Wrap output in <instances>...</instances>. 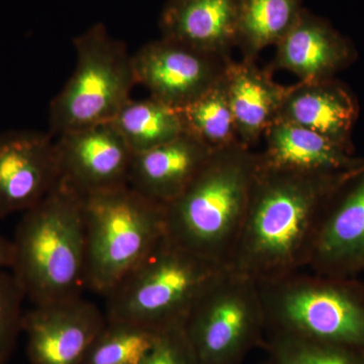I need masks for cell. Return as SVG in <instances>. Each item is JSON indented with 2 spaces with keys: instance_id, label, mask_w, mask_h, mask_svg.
I'll return each mask as SVG.
<instances>
[{
  "instance_id": "13",
  "label": "cell",
  "mask_w": 364,
  "mask_h": 364,
  "mask_svg": "<svg viewBox=\"0 0 364 364\" xmlns=\"http://www.w3.org/2000/svg\"><path fill=\"white\" fill-rule=\"evenodd\" d=\"M60 181L54 136L33 130L0 134V218L25 213Z\"/></svg>"
},
{
  "instance_id": "21",
  "label": "cell",
  "mask_w": 364,
  "mask_h": 364,
  "mask_svg": "<svg viewBox=\"0 0 364 364\" xmlns=\"http://www.w3.org/2000/svg\"><path fill=\"white\" fill-rule=\"evenodd\" d=\"M109 123L134 154L160 147L184 133L177 109L151 97L129 100Z\"/></svg>"
},
{
  "instance_id": "6",
  "label": "cell",
  "mask_w": 364,
  "mask_h": 364,
  "mask_svg": "<svg viewBox=\"0 0 364 364\" xmlns=\"http://www.w3.org/2000/svg\"><path fill=\"white\" fill-rule=\"evenodd\" d=\"M85 286L107 296L166 236L165 207L126 186L83 198Z\"/></svg>"
},
{
  "instance_id": "11",
  "label": "cell",
  "mask_w": 364,
  "mask_h": 364,
  "mask_svg": "<svg viewBox=\"0 0 364 364\" xmlns=\"http://www.w3.org/2000/svg\"><path fill=\"white\" fill-rule=\"evenodd\" d=\"M308 267L333 277L364 272V163L328 198Z\"/></svg>"
},
{
  "instance_id": "12",
  "label": "cell",
  "mask_w": 364,
  "mask_h": 364,
  "mask_svg": "<svg viewBox=\"0 0 364 364\" xmlns=\"http://www.w3.org/2000/svg\"><path fill=\"white\" fill-rule=\"evenodd\" d=\"M60 181L88 196L129 186L134 153L111 123L56 136Z\"/></svg>"
},
{
  "instance_id": "26",
  "label": "cell",
  "mask_w": 364,
  "mask_h": 364,
  "mask_svg": "<svg viewBox=\"0 0 364 364\" xmlns=\"http://www.w3.org/2000/svg\"><path fill=\"white\" fill-rule=\"evenodd\" d=\"M144 364H196L183 327L176 326L162 331Z\"/></svg>"
},
{
  "instance_id": "25",
  "label": "cell",
  "mask_w": 364,
  "mask_h": 364,
  "mask_svg": "<svg viewBox=\"0 0 364 364\" xmlns=\"http://www.w3.org/2000/svg\"><path fill=\"white\" fill-rule=\"evenodd\" d=\"M25 294L11 270H0V364L11 358L23 332Z\"/></svg>"
},
{
  "instance_id": "27",
  "label": "cell",
  "mask_w": 364,
  "mask_h": 364,
  "mask_svg": "<svg viewBox=\"0 0 364 364\" xmlns=\"http://www.w3.org/2000/svg\"><path fill=\"white\" fill-rule=\"evenodd\" d=\"M13 261V243L11 240L0 236V270L9 269Z\"/></svg>"
},
{
  "instance_id": "16",
  "label": "cell",
  "mask_w": 364,
  "mask_h": 364,
  "mask_svg": "<svg viewBox=\"0 0 364 364\" xmlns=\"http://www.w3.org/2000/svg\"><path fill=\"white\" fill-rule=\"evenodd\" d=\"M358 114L359 105L353 93L343 82L333 77L299 81L287 86L279 121L298 124L353 147L352 131Z\"/></svg>"
},
{
  "instance_id": "9",
  "label": "cell",
  "mask_w": 364,
  "mask_h": 364,
  "mask_svg": "<svg viewBox=\"0 0 364 364\" xmlns=\"http://www.w3.org/2000/svg\"><path fill=\"white\" fill-rule=\"evenodd\" d=\"M231 59L161 37L132 55L136 85L174 109L186 107L218 85Z\"/></svg>"
},
{
  "instance_id": "8",
  "label": "cell",
  "mask_w": 364,
  "mask_h": 364,
  "mask_svg": "<svg viewBox=\"0 0 364 364\" xmlns=\"http://www.w3.org/2000/svg\"><path fill=\"white\" fill-rule=\"evenodd\" d=\"M182 327L196 364H243L267 330L257 282L226 268Z\"/></svg>"
},
{
  "instance_id": "3",
  "label": "cell",
  "mask_w": 364,
  "mask_h": 364,
  "mask_svg": "<svg viewBox=\"0 0 364 364\" xmlns=\"http://www.w3.org/2000/svg\"><path fill=\"white\" fill-rule=\"evenodd\" d=\"M9 270L33 305L82 296L86 289L83 196L60 181L23 213Z\"/></svg>"
},
{
  "instance_id": "5",
  "label": "cell",
  "mask_w": 364,
  "mask_h": 364,
  "mask_svg": "<svg viewBox=\"0 0 364 364\" xmlns=\"http://www.w3.org/2000/svg\"><path fill=\"white\" fill-rule=\"evenodd\" d=\"M267 332L364 351V282L294 272L257 282Z\"/></svg>"
},
{
  "instance_id": "2",
  "label": "cell",
  "mask_w": 364,
  "mask_h": 364,
  "mask_svg": "<svg viewBox=\"0 0 364 364\" xmlns=\"http://www.w3.org/2000/svg\"><path fill=\"white\" fill-rule=\"evenodd\" d=\"M259 155L237 143L212 155L173 202L165 205L166 237L227 267L247 214Z\"/></svg>"
},
{
  "instance_id": "24",
  "label": "cell",
  "mask_w": 364,
  "mask_h": 364,
  "mask_svg": "<svg viewBox=\"0 0 364 364\" xmlns=\"http://www.w3.org/2000/svg\"><path fill=\"white\" fill-rule=\"evenodd\" d=\"M270 364H364V351L282 332H268Z\"/></svg>"
},
{
  "instance_id": "22",
  "label": "cell",
  "mask_w": 364,
  "mask_h": 364,
  "mask_svg": "<svg viewBox=\"0 0 364 364\" xmlns=\"http://www.w3.org/2000/svg\"><path fill=\"white\" fill-rule=\"evenodd\" d=\"M184 133L195 136L210 150H220L239 142L236 124L224 78L202 97L177 109Z\"/></svg>"
},
{
  "instance_id": "19",
  "label": "cell",
  "mask_w": 364,
  "mask_h": 364,
  "mask_svg": "<svg viewBox=\"0 0 364 364\" xmlns=\"http://www.w3.org/2000/svg\"><path fill=\"white\" fill-rule=\"evenodd\" d=\"M225 85L239 142L251 148L279 121L287 86L275 82L268 67L260 68L256 61L245 59L230 60Z\"/></svg>"
},
{
  "instance_id": "14",
  "label": "cell",
  "mask_w": 364,
  "mask_h": 364,
  "mask_svg": "<svg viewBox=\"0 0 364 364\" xmlns=\"http://www.w3.org/2000/svg\"><path fill=\"white\" fill-rule=\"evenodd\" d=\"M275 48L268 68L272 72H291L304 82L335 77L358 57L355 46L348 38L306 9Z\"/></svg>"
},
{
  "instance_id": "1",
  "label": "cell",
  "mask_w": 364,
  "mask_h": 364,
  "mask_svg": "<svg viewBox=\"0 0 364 364\" xmlns=\"http://www.w3.org/2000/svg\"><path fill=\"white\" fill-rule=\"evenodd\" d=\"M353 169L301 173L265 166L259 159L245 221L227 268L262 282L308 267L326 203Z\"/></svg>"
},
{
  "instance_id": "18",
  "label": "cell",
  "mask_w": 364,
  "mask_h": 364,
  "mask_svg": "<svg viewBox=\"0 0 364 364\" xmlns=\"http://www.w3.org/2000/svg\"><path fill=\"white\" fill-rule=\"evenodd\" d=\"M261 164L301 173L327 174L347 171L363 164L354 148L304 127L277 121L263 136Z\"/></svg>"
},
{
  "instance_id": "20",
  "label": "cell",
  "mask_w": 364,
  "mask_h": 364,
  "mask_svg": "<svg viewBox=\"0 0 364 364\" xmlns=\"http://www.w3.org/2000/svg\"><path fill=\"white\" fill-rule=\"evenodd\" d=\"M304 9L303 0H242L236 47L242 59L256 61L263 50L279 45Z\"/></svg>"
},
{
  "instance_id": "17",
  "label": "cell",
  "mask_w": 364,
  "mask_h": 364,
  "mask_svg": "<svg viewBox=\"0 0 364 364\" xmlns=\"http://www.w3.org/2000/svg\"><path fill=\"white\" fill-rule=\"evenodd\" d=\"M212 152L195 136L183 133L165 145L134 154L129 186L165 207L188 188Z\"/></svg>"
},
{
  "instance_id": "23",
  "label": "cell",
  "mask_w": 364,
  "mask_h": 364,
  "mask_svg": "<svg viewBox=\"0 0 364 364\" xmlns=\"http://www.w3.org/2000/svg\"><path fill=\"white\" fill-rule=\"evenodd\" d=\"M161 332L132 323L107 321L81 364H144Z\"/></svg>"
},
{
  "instance_id": "4",
  "label": "cell",
  "mask_w": 364,
  "mask_h": 364,
  "mask_svg": "<svg viewBox=\"0 0 364 364\" xmlns=\"http://www.w3.org/2000/svg\"><path fill=\"white\" fill-rule=\"evenodd\" d=\"M226 268L165 236L105 296V317L159 331L182 326Z\"/></svg>"
},
{
  "instance_id": "10",
  "label": "cell",
  "mask_w": 364,
  "mask_h": 364,
  "mask_svg": "<svg viewBox=\"0 0 364 364\" xmlns=\"http://www.w3.org/2000/svg\"><path fill=\"white\" fill-rule=\"evenodd\" d=\"M105 312L82 296L33 305L23 332L31 364H81L107 325Z\"/></svg>"
},
{
  "instance_id": "7",
  "label": "cell",
  "mask_w": 364,
  "mask_h": 364,
  "mask_svg": "<svg viewBox=\"0 0 364 364\" xmlns=\"http://www.w3.org/2000/svg\"><path fill=\"white\" fill-rule=\"evenodd\" d=\"M76 67L49 107L50 134L58 136L109 123L132 100L136 85L132 55L97 23L73 39Z\"/></svg>"
},
{
  "instance_id": "28",
  "label": "cell",
  "mask_w": 364,
  "mask_h": 364,
  "mask_svg": "<svg viewBox=\"0 0 364 364\" xmlns=\"http://www.w3.org/2000/svg\"><path fill=\"white\" fill-rule=\"evenodd\" d=\"M258 364H270L269 363V361H264V363H258Z\"/></svg>"
},
{
  "instance_id": "15",
  "label": "cell",
  "mask_w": 364,
  "mask_h": 364,
  "mask_svg": "<svg viewBox=\"0 0 364 364\" xmlns=\"http://www.w3.org/2000/svg\"><path fill=\"white\" fill-rule=\"evenodd\" d=\"M242 0H167L160 35L200 51L231 57L237 47Z\"/></svg>"
}]
</instances>
